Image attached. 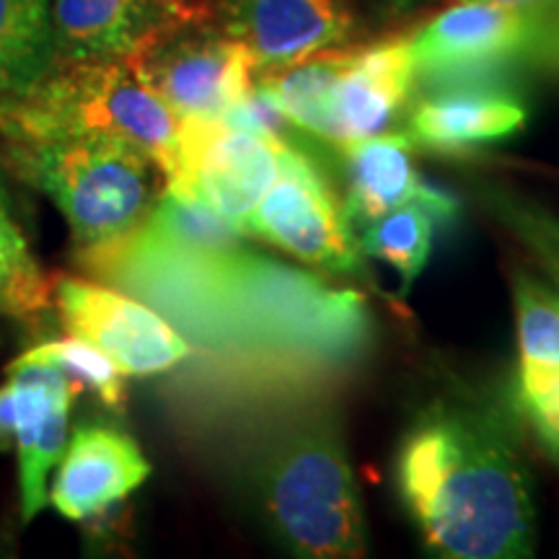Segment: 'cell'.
I'll return each instance as SVG.
<instances>
[{"instance_id": "22", "label": "cell", "mask_w": 559, "mask_h": 559, "mask_svg": "<svg viewBox=\"0 0 559 559\" xmlns=\"http://www.w3.org/2000/svg\"><path fill=\"white\" fill-rule=\"evenodd\" d=\"M430 249L432 213L417 200L368 223L360 239L362 254L386 262L404 280V288H409L425 270Z\"/></svg>"}, {"instance_id": "24", "label": "cell", "mask_w": 559, "mask_h": 559, "mask_svg": "<svg viewBox=\"0 0 559 559\" xmlns=\"http://www.w3.org/2000/svg\"><path fill=\"white\" fill-rule=\"evenodd\" d=\"M531 415L536 417L544 436L555 449H559V394L551 396V400L536 404V407H528Z\"/></svg>"}, {"instance_id": "2", "label": "cell", "mask_w": 559, "mask_h": 559, "mask_svg": "<svg viewBox=\"0 0 559 559\" xmlns=\"http://www.w3.org/2000/svg\"><path fill=\"white\" fill-rule=\"evenodd\" d=\"M396 485L425 544L440 557H531L536 510L519 453L492 423L432 407L402 440Z\"/></svg>"}, {"instance_id": "7", "label": "cell", "mask_w": 559, "mask_h": 559, "mask_svg": "<svg viewBox=\"0 0 559 559\" xmlns=\"http://www.w3.org/2000/svg\"><path fill=\"white\" fill-rule=\"evenodd\" d=\"M243 230L319 270L355 272L360 267L362 251L349 226L347 207L340 205L330 179L317 164L290 143L280 151L277 177Z\"/></svg>"}, {"instance_id": "10", "label": "cell", "mask_w": 559, "mask_h": 559, "mask_svg": "<svg viewBox=\"0 0 559 559\" xmlns=\"http://www.w3.org/2000/svg\"><path fill=\"white\" fill-rule=\"evenodd\" d=\"M207 19L213 0H52L58 66L128 60L160 34Z\"/></svg>"}, {"instance_id": "8", "label": "cell", "mask_w": 559, "mask_h": 559, "mask_svg": "<svg viewBox=\"0 0 559 559\" xmlns=\"http://www.w3.org/2000/svg\"><path fill=\"white\" fill-rule=\"evenodd\" d=\"M285 143L288 140L234 128L221 117L179 120L177 166L166 187L243 228L277 177Z\"/></svg>"}, {"instance_id": "13", "label": "cell", "mask_w": 559, "mask_h": 559, "mask_svg": "<svg viewBox=\"0 0 559 559\" xmlns=\"http://www.w3.org/2000/svg\"><path fill=\"white\" fill-rule=\"evenodd\" d=\"M417 81L409 37L347 50L330 96L332 143L345 148L394 124Z\"/></svg>"}, {"instance_id": "18", "label": "cell", "mask_w": 559, "mask_h": 559, "mask_svg": "<svg viewBox=\"0 0 559 559\" xmlns=\"http://www.w3.org/2000/svg\"><path fill=\"white\" fill-rule=\"evenodd\" d=\"M345 60L347 50L332 47L290 66L262 70L254 83L290 124L317 138L332 140L330 96Z\"/></svg>"}, {"instance_id": "21", "label": "cell", "mask_w": 559, "mask_h": 559, "mask_svg": "<svg viewBox=\"0 0 559 559\" xmlns=\"http://www.w3.org/2000/svg\"><path fill=\"white\" fill-rule=\"evenodd\" d=\"M52 304V280L0 192V317L26 319Z\"/></svg>"}, {"instance_id": "25", "label": "cell", "mask_w": 559, "mask_h": 559, "mask_svg": "<svg viewBox=\"0 0 559 559\" xmlns=\"http://www.w3.org/2000/svg\"><path fill=\"white\" fill-rule=\"evenodd\" d=\"M489 3H502V5H521V9H531V5H539L544 0H489Z\"/></svg>"}, {"instance_id": "12", "label": "cell", "mask_w": 559, "mask_h": 559, "mask_svg": "<svg viewBox=\"0 0 559 559\" xmlns=\"http://www.w3.org/2000/svg\"><path fill=\"white\" fill-rule=\"evenodd\" d=\"M223 32L251 52L257 70L306 60L345 45L355 29L342 0H215Z\"/></svg>"}, {"instance_id": "5", "label": "cell", "mask_w": 559, "mask_h": 559, "mask_svg": "<svg viewBox=\"0 0 559 559\" xmlns=\"http://www.w3.org/2000/svg\"><path fill=\"white\" fill-rule=\"evenodd\" d=\"M264 506L277 534L304 557L366 555V521L345 449L330 430L285 440L264 474Z\"/></svg>"}, {"instance_id": "9", "label": "cell", "mask_w": 559, "mask_h": 559, "mask_svg": "<svg viewBox=\"0 0 559 559\" xmlns=\"http://www.w3.org/2000/svg\"><path fill=\"white\" fill-rule=\"evenodd\" d=\"M52 304L66 330L102 349L124 376L164 373L192 353L190 340L169 319L109 285L55 277Z\"/></svg>"}, {"instance_id": "26", "label": "cell", "mask_w": 559, "mask_h": 559, "mask_svg": "<svg viewBox=\"0 0 559 559\" xmlns=\"http://www.w3.org/2000/svg\"><path fill=\"white\" fill-rule=\"evenodd\" d=\"M557 300H559V296H557Z\"/></svg>"}, {"instance_id": "17", "label": "cell", "mask_w": 559, "mask_h": 559, "mask_svg": "<svg viewBox=\"0 0 559 559\" xmlns=\"http://www.w3.org/2000/svg\"><path fill=\"white\" fill-rule=\"evenodd\" d=\"M55 68L52 0H0V96L32 94Z\"/></svg>"}, {"instance_id": "20", "label": "cell", "mask_w": 559, "mask_h": 559, "mask_svg": "<svg viewBox=\"0 0 559 559\" xmlns=\"http://www.w3.org/2000/svg\"><path fill=\"white\" fill-rule=\"evenodd\" d=\"M521 391L528 407L559 394V300L531 277L515 283Z\"/></svg>"}, {"instance_id": "19", "label": "cell", "mask_w": 559, "mask_h": 559, "mask_svg": "<svg viewBox=\"0 0 559 559\" xmlns=\"http://www.w3.org/2000/svg\"><path fill=\"white\" fill-rule=\"evenodd\" d=\"M79 391L62 386L39 400L21 423L16 436L21 521L32 523L47 502V479L68 443V419Z\"/></svg>"}, {"instance_id": "4", "label": "cell", "mask_w": 559, "mask_h": 559, "mask_svg": "<svg viewBox=\"0 0 559 559\" xmlns=\"http://www.w3.org/2000/svg\"><path fill=\"white\" fill-rule=\"evenodd\" d=\"M0 135L50 140L115 138L138 145L164 169L177 166L179 120L128 60L62 62L26 96H0Z\"/></svg>"}, {"instance_id": "16", "label": "cell", "mask_w": 559, "mask_h": 559, "mask_svg": "<svg viewBox=\"0 0 559 559\" xmlns=\"http://www.w3.org/2000/svg\"><path fill=\"white\" fill-rule=\"evenodd\" d=\"M347 158V215L362 226L391 210L407 205L419 192L415 143L404 132L381 135L345 145Z\"/></svg>"}, {"instance_id": "23", "label": "cell", "mask_w": 559, "mask_h": 559, "mask_svg": "<svg viewBox=\"0 0 559 559\" xmlns=\"http://www.w3.org/2000/svg\"><path fill=\"white\" fill-rule=\"evenodd\" d=\"M19 358L32 360V362H45V366L58 368L60 373H66L70 381L75 383L79 391H91L107 407H122L124 402V373L111 362L102 349H96L88 342L79 337L66 340H47L39 342L21 353Z\"/></svg>"}, {"instance_id": "15", "label": "cell", "mask_w": 559, "mask_h": 559, "mask_svg": "<svg viewBox=\"0 0 559 559\" xmlns=\"http://www.w3.org/2000/svg\"><path fill=\"white\" fill-rule=\"evenodd\" d=\"M528 109L510 91L495 86H453L425 96L412 109L409 132L415 145L456 153L506 140L526 128Z\"/></svg>"}, {"instance_id": "1", "label": "cell", "mask_w": 559, "mask_h": 559, "mask_svg": "<svg viewBox=\"0 0 559 559\" xmlns=\"http://www.w3.org/2000/svg\"><path fill=\"white\" fill-rule=\"evenodd\" d=\"M96 275L148 300L205 345H236L296 362H342L368 337L358 293L257 257L241 247L179 254L122 241L83 257Z\"/></svg>"}, {"instance_id": "6", "label": "cell", "mask_w": 559, "mask_h": 559, "mask_svg": "<svg viewBox=\"0 0 559 559\" xmlns=\"http://www.w3.org/2000/svg\"><path fill=\"white\" fill-rule=\"evenodd\" d=\"M128 62L177 120L223 117L249 94L257 75L251 52L223 32L218 19L160 34Z\"/></svg>"}, {"instance_id": "3", "label": "cell", "mask_w": 559, "mask_h": 559, "mask_svg": "<svg viewBox=\"0 0 559 559\" xmlns=\"http://www.w3.org/2000/svg\"><path fill=\"white\" fill-rule=\"evenodd\" d=\"M0 156L13 177L55 202L79 257L135 234L169 185L148 153L115 138L5 140Z\"/></svg>"}, {"instance_id": "14", "label": "cell", "mask_w": 559, "mask_h": 559, "mask_svg": "<svg viewBox=\"0 0 559 559\" xmlns=\"http://www.w3.org/2000/svg\"><path fill=\"white\" fill-rule=\"evenodd\" d=\"M148 477V459L128 432L107 425H86L66 443L50 502L70 521H88L130 498Z\"/></svg>"}, {"instance_id": "11", "label": "cell", "mask_w": 559, "mask_h": 559, "mask_svg": "<svg viewBox=\"0 0 559 559\" xmlns=\"http://www.w3.org/2000/svg\"><path fill=\"white\" fill-rule=\"evenodd\" d=\"M539 34V19L521 5L461 0L412 34V58L417 75L461 79L500 68Z\"/></svg>"}]
</instances>
